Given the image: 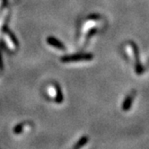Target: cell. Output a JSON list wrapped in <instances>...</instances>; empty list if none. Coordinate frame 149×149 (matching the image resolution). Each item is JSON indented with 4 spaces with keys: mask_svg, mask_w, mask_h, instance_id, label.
Returning a JSON list of instances; mask_svg holds the SVG:
<instances>
[{
    "mask_svg": "<svg viewBox=\"0 0 149 149\" xmlns=\"http://www.w3.org/2000/svg\"><path fill=\"white\" fill-rule=\"evenodd\" d=\"M3 43L6 48L11 52H15L18 48V42L15 39V35L11 33V31L7 28H4L3 30Z\"/></svg>",
    "mask_w": 149,
    "mask_h": 149,
    "instance_id": "cell-1",
    "label": "cell"
},
{
    "mask_svg": "<svg viewBox=\"0 0 149 149\" xmlns=\"http://www.w3.org/2000/svg\"><path fill=\"white\" fill-rule=\"evenodd\" d=\"M93 56L91 53H79L76 55L65 56L61 58L62 62L65 63H71V62H77V61H87L93 59Z\"/></svg>",
    "mask_w": 149,
    "mask_h": 149,
    "instance_id": "cell-2",
    "label": "cell"
},
{
    "mask_svg": "<svg viewBox=\"0 0 149 149\" xmlns=\"http://www.w3.org/2000/svg\"><path fill=\"white\" fill-rule=\"evenodd\" d=\"M46 93L50 98L52 96V93H56L53 95V98L55 99L57 102H61L63 101V95L60 91V87H58L57 84H49L46 89Z\"/></svg>",
    "mask_w": 149,
    "mask_h": 149,
    "instance_id": "cell-3",
    "label": "cell"
},
{
    "mask_svg": "<svg viewBox=\"0 0 149 149\" xmlns=\"http://www.w3.org/2000/svg\"><path fill=\"white\" fill-rule=\"evenodd\" d=\"M47 42L48 44L53 48H56L57 49H59V50H64L65 49V47H64V45L61 43V42L57 40L56 38L54 37H49L48 40H47Z\"/></svg>",
    "mask_w": 149,
    "mask_h": 149,
    "instance_id": "cell-4",
    "label": "cell"
},
{
    "mask_svg": "<svg viewBox=\"0 0 149 149\" xmlns=\"http://www.w3.org/2000/svg\"><path fill=\"white\" fill-rule=\"evenodd\" d=\"M134 95H135V93L130 94L129 96H127L123 103H122V110L124 111H127L130 108H131V106H132V103H133V101H134Z\"/></svg>",
    "mask_w": 149,
    "mask_h": 149,
    "instance_id": "cell-5",
    "label": "cell"
},
{
    "mask_svg": "<svg viewBox=\"0 0 149 149\" xmlns=\"http://www.w3.org/2000/svg\"><path fill=\"white\" fill-rule=\"evenodd\" d=\"M134 49V51H135V56H136V72L137 74H141L143 71H144V68L142 67V65L139 62V58H137V54H138V51H137V49L136 47V45H134L133 47Z\"/></svg>",
    "mask_w": 149,
    "mask_h": 149,
    "instance_id": "cell-6",
    "label": "cell"
},
{
    "mask_svg": "<svg viewBox=\"0 0 149 149\" xmlns=\"http://www.w3.org/2000/svg\"><path fill=\"white\" fill-rule=\"evenodd\" d=\"M88 141V137H86V136H84V137H82L81 139L77 142V144L74 146V149H79L81 146H83L84 144H86V142Z\"/></svg>",
    "mask_w": 149,
    "mask_h": 149,
    "instance_id": "cell-7",
    "label": "cell"
},
{
    "mask_svg": "<svg viewBox=\"0 0 149 149\" xmlns=\"http://www.w3.org/2000/svg\"><path fill=\"white\" fill-rule=\"evenodd\" d=\"M6 4V0H0V11L4 8Z\"/></svg>",
    "mask_w": 149,
    "mask_h": 149,
    "instance_id": "cell-8",
    "label": "cell"
}]
</instances>
